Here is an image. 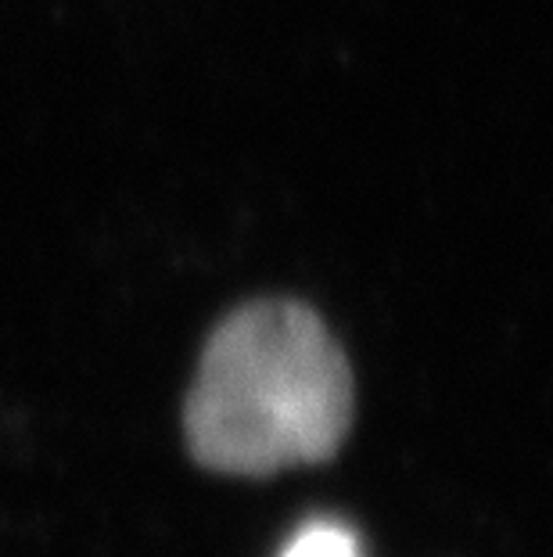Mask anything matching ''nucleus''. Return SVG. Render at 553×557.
Listing matches in <instances>:
<instances>
[{
  "instance_id": "2",
  "label": "nucleus",
  "mask_w": 553,
  "mask_h": 557,
  "mask_svg": "<svg viewBox=\"0 0 553 557\" xmlns=\"http://www.w3.org/2000/svg\"><path fill=\"white\" fill-rule=\"evenodd\" d=\"M280 557H363L356 532L341 521H310L299 529Z\"/></svg>"
},
{
  "instance_id": "1",
  "label": "nucleus",
  "mask_w": 553,
  "mask_h": 557,
  "mask_svg": "<svg viewBox=\"0 0 553 557\" xmlns=\"http://www.w3.org/2000/svg\"><path fill=\"white\" fill-rule=\"evenodd\" d=\"M352 424V374L327 327L296 302H252L209 338L187 399V443L223 475L316 465Z\"/></svg>"
}]
</instances>
